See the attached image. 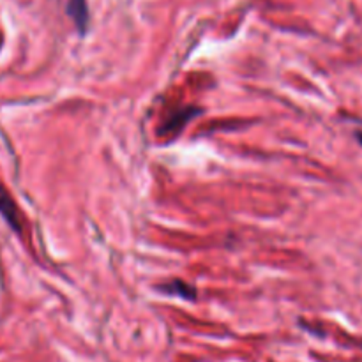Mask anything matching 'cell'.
Here are the masks:
<instances>
[{
    "label": "cell",
    "instance_id": "obj_1",
    "mask_svg": "<svg viewBox=\"0 0 362 362\" xmlns=\"http://www.w3.org/2000/svg\"><path fill=\"white\" fill-rule=\"evenodd\" d=\"M200 113V110L194 108V106H186V108H180L177 112H173L172 115L166 119V122L163 124V127L159 129V134H165V136H173V134L179 133L187 122H189L193 117H197Z\"/></svg>",
    "mask_w": 362,
    "mask_h": 362
},
{
    "label": "cell",
    "instance_id": "obj_2",
    "mask_svg": "<svg viewBox=\"0 0 362 362\" xmlns=\"http://www.w3.org/2000/svg\"><path fill=\"white\" fill-rule=\"evenodd\" d=\"M0 214L2 218L6 219L7 225L14 230L16 233L21 232V225H20V216H18V209L14 205V202L11 200L9 193L2 187L0 184Z\"/></svg>",
    "mask_w": 362,
    "mask_h": 362
},
{
    "label": "cell",
    "instance_id": "obj_3",
    "mask_svg": "<svg viewBox=\"0 0 362 362\" xmlns=\"http://www.w3.org/2000/svg\"><path fill=\"white\" fill-rule=\"evenodd\" d=\"M67 14L73 18L78 32H80V34H85L88 27L87 0H69V2H67Z\"/></svg>",
    "mask_w": 362,
    "mask_h": 362
},
{
    "label": "cell",
    "instance_id": "obj_4",
    "mask_svg": "<svg viewBox=\"0 0 362 362\" xmlns=\"http://www.w3.org/2000/svg\"><path fill=\"white\" fill-rule=\"evenodd\" d=\"M159 290L165 293H168V296H179V297H182V299H187V300H193L194 297H197V290L184 281H173V283H170V285H163V286H159Z\"/></svg>",
    "mask_w": 362,
    "mask_h": 362
},
{
    "label": "cell",
    "instance_id": "obj_5",
    "mask_svg": "<svg viewBox=\"0 0 362 362\" xmlns=\"http://www.w3.org/2000/svg\"><path fill=\"white\" fill-rule=\"evenodd\" d=\"M357 136H359V140H361V144H362V133L357 134Z\"/></svg>",
    "mask_w": 362,
    "mask_h": 362
}]
</instances>
